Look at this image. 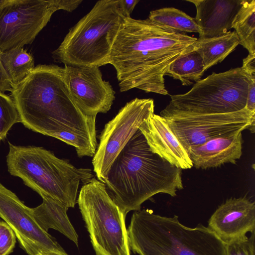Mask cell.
Instances as JSON below:
<instances>
[{
  "instance_id": "6da1fadb",
  "label": "cell",
  "mask_w": 255,
  "mask_h": 255,
  "mask_svg": "<svg viewBox=\"0 0 255 255\" xmlns=\"http://www.w3.org/2000/svg\"><path fill=\"white\" fill-rule=\"evenodd\" d=\"M11 93L25 128L74 147L79 157L94 156L96 116L86 115L73 100L64 67L38 65Z\"/></svg>"
},
{
  "instance_id": "7a4b0ae2",
  "label": "cell",
  "mask_w": 255,
  "mask_h": 255,
  "mask_svg": "<svg viewBox=\"0 0 255 255\" xmlns=\"http://www.w3.org/2000/svg\"><path fill=\"white\" fill-rule=\"evenodd\" d=\"M197 40L159 26L148 18L125 17L108 61L116 70L120 91L135 88L168 95L164 76L169 65Z\"/></svg>"
},
{
  "instance_id": "3957f363",
  "label": "cell",
  "mask_w": 255,
  "mask_h": 255,
  "mask_svg": "<svg viewBox=\"0 0 255 255\" xmlns=\"http://www.w3.org/2000/svg\"><path fill=\"white\" fill-rule=\"evenodd\" d=\"M104 183L125 217L155 194L175 197L183 188L182 169L153 153L139 129L114 160Z\"/></svg>"
},
{
  "instance_id": "277c9868",
  "label": "cell",
  "mask_w": 255,
  "mask_h": 255,
  "mask_svg": "<svg viewBox=\"0 0 255 255\" xmlns=\"http://www.w3.org/2000/svg\"><path fill=\"white\" fill-rule=\"evenodd\" d=\"M127 233L130 249L139 255H227V243L208 227H186L176 215L135 211Z\"/></svg>"
},
{
  "instance_id": "5b68a950",
  "label": "cell",
  "mask_w": 255,
  "mask_h": 255,
  "mask_svg": "<svg viewBox=\"0 0 255 255\" xmlns=\"http://www.w3.org/2000/svg\"><path fill=\"white\" fill-rule=\"evenodd\" d=\"M8 144L9 173L40 196H47L68 208L77 203L80 181L84 184L94 177L91 169L77 168L43 147Z\"/></svg>"
},
{
  "instance_id": "8992f818",
  "label": "cell",
  "mask_w": 255,
  "mask_h": 255,
  "mask_svg": "<svg viewBox=\"0 0 255 255\" xmlns=\"http://www.w3.org/2000/svg\"><path fill=\"white\" fill-rule=\"evenodd\" d=\"M125 16L118 0H101L71 27L52 52L56 62L65 65L108 64L109 57Z\"/></svg>"
},
{
  "instance_id": "52a82bcc",
  "label": "cell",
  "mask_w": 255,
  "mask_h": 255,
  "mask_svg": "<svg viewBox=\"0 0 255 255\" xmlns=\"http://www.w3.org/2000/svg\"><path fill=\"white\" fill-rule=\"evenodd\" d=\"M249 82V76L242 67L213 72L187 93L171 95L160 116L166 118L240 111L246 108Z\"/></svg>"
},
{
  "instance_id": "ba28073f",
  "label": "cell",
  "mask_w": 255,
  "mask_h": 255,
  "mask_svg": "<svg viewBox=\"0 0 255 255\" xmlns=\"http://www.w3.org/2000/svg\"><path fill=\"white\" fill-rule=\"evenodd\" d=\"M77 202L96 255H130L126 217L105 183L93 177L83 184Z\"/></svg>"
},
{
  "instance_id": "9c48e42d",
  "label": "cell",
  "mask_w": 255,
  "mask_h": 255,
  "mask_svg": "<svg viewBox=\"0 0 255 255\" xmlns=\"http://www.w3.org/2000/svg\"><path fill=\"white\" fill-rule=\"evenodd\" d=\"M80 0H0V52L31 44L53 14L72 12Z\"/></svg>"
},
{
  "instance_id": "30bf717a",
  "label": "cell",
  "mask_w": 255,
  "mask_h": 255,
  "mask_svg": "<svg viewBox=\"0 0 255 255\" xmlns=\"http://www.w3.org/2000/svg\"><path fill=\"white\" fill-rule=\"evenodd\" d=\"M152 99L131 100L105 126L92 159L94 171L105 183L107 173L118 155L144 121L154 114Z\"/></svg>"
},
{
  "instance_id": "8fae6325",
  "label": "cell",
  "mask_w": 255,
  "mask_h": 255,
  "mask_svg": "<svg viewBox=\"0 0 255 255\" xmlns=\"http://www.w3.org/2000/svg\"><path fill=\"white\" fill-rule=\"evenodd\" d=\"M171 131L187 150L217 136L249 129L255 132V112L246 108L236 112L164 118Z\"/></svg>"
},
{
  "instance_id": "7c38bea8",
  "label": "cell",
  "mask_w": 255,
  "mask_h": 255,
  "mask_svg": "<svg viewBox=\"0 0 255 255\" xmlns=\"http://www.w3.org/2000/svg\"><path fill=\"white\" fill-rule=\"evenodd\" d=\"M64 77L72 98L86 115L96 116L111 109L116 93L99 67L65 65Z\"/></svg>"
},
{
  "instance_id": "4fadbf2b",
  "label": "cell",
  "mask_w": 255,
  "mask_h": 255,
  "mask_svg": "<svg viewBox=\"0 0 255 255\" xmlns=\"http://www.w3.org/2000/svg\"><path fill=\"white\" fill-rule=\"evenodd\" d=\"M0 217L15 234L27 239L55 255H68L55 239L35 220L31 208L0 182Z\"/></svg>"
},
{
  "instance_id": "5bb4252c",
  "label": "cell",
  "mask_w": 255,
  "mask_h": 255,
  "mask_svg": "<svg viewBox=\"0 0 255 255\" xmlns=\"http://www.w3.org/2000/svg\"><path fill=\"white\" fill-rule=\"evenodd\" d=\"M208 228L226 243L247 236L255 232V202L246 197L228 199L211 216Z\"/></svg>"
},
{
  "instance_id": "9a60e30c",
  "label": "cell",
  "mask_w": 255,
  "mask_h": 255,
  "mask_svg": "<svg viewBox=\"0 0 255 255\" xmlns=\"http://www.w3.org/2000/svg\"><path fill=\"white\" fill-rule=\"evenodd\" d=\"M151 151L181 169L193 166L188 153L165 119L152 114L139 128Z\"/></svg>"
},
{
  "instance_id": "2e32d148",
  "label": "cell",
  "mask_w": 255,
  "mask_h": 255,
  "mask_svg": "<svg viewBox=\"0 0 255 255\" xmlns=\"http://www.w3.org/2000/svg\"><path fill=\"white\" fill-rule=\"evenodd\" d=\"M194 4V18L201 32L199 40L222 36L232 28L245 0H187Z\"/></svg>"
},
{
  "instance_id": "e0dca14e",
  "label": "cell",
  "mask_w": 255,
  "mask_h": 255,
  "mask_svg": "<svg viewBox=\"0 0 255 255\" xmlns=\"http://www.w3.org/2000/svg\"><path fill=\"white\" fill-rule=\"evenodd\" d=\"M242 132L217 136L186 150L196 168L206 169L228 163L236 164L242 154Z\"/></svg>"
},
{
  "instance_id": "ac0fdd59",
  "label": "cell",
  "mask_w": 255,
  "mask_h": 255,
  "mask_svg": "<svg viewBox=\"0 0 255 255\" xmlns=\"http://www.w3.org/2000/svg\"><path fill=\"white\" fill-rule=\"evenodd\" d=\"M42 203L31 208L33 216L38 225L48 232L49 229L56 230L78 246V236L67 214L68 208L60 202L42 195Z\"/></svg>"
},
{
  "instance_id": "d6986e66",
  "label": "cell",
  "mask_w": 255,
  "mask_h": 255,
  "mask_svg": "<svg viewBox=\"0 0 255 255\" xmlns=\"http://www.w3.org/2000/svg\"><path fill=\"white\" fill-rule=\"evenodd\" d=\"M240 44L235 31L211 38L197 40L192 45V50L201 56L206 71L223 61Z\"/></svg>"
},
{
  "instance_id": "ffe728a7",
  "label": "cell",
  "mask_w": 255,
  "mask_h": 255,
  "mask_svg": "<svg viewBox=\"0 0 255 255\" xmlns=\"http://www.w3.org/2000/svg\"><path fill=\"white\" fill-rule=\"evenodd\" d=\"M205 71L201 55L192 50L191 45L169 65L165 75L180 81L184 86H188L200 81Z\"/></svg>"
},
{
  "instance_id": "44dd1931",
  "label": "cell",
  "mask_w": 255,
  "mask_h": 255,
  "mask_svg": "<svg viewBox=\"0 0 255 255\" xmlns=\"http://www.w3.org/2000/svg\"><path fill=\"white\" fill-rule=\"evenodd\" d=\"M0 62L13 88L35 67L32 55L23 47L0 52Z\"/></svg>"
},
{
  "instance_id": "7402d4cb",
  "label": "cell",
  "mask_w": 255,
  "mask_h": 255,
  "mask_svg": "<svg viewBox=\"0 0 255 255\" xmlns=\"http://www.w3.org/2000/svg\"><path fill=\"white\" fill-rule=\"evenodd\" d=\"M148 19L159 26L180 33L201 32L194 18L174 7L150 11Z\"/></svg>"
},
{
  "instance_id": "603a6c76",
  "label": "cell",
  "mask_w": 255,
  "mask_h": 255,
  "mask_svg": "<svg viewBox=\"0 0 255 255\" xmlns=\"http://www.w3.org/2000/svg\"><path fill=\"white\" fill-rule=\"evenodd\" d=\"M232 28L240 44L249 54L255 55V0H245L233 21Z\"/></svg>"
},
{
  "instance_id": "cb8c5ba5",
  "label": "cell",
  "mask_w": 255,
  "mask_h": 255,
  "mask_svg": "<svg viewBox=\"0 0 255 255\" xmlns=\"http://www.w3.org/2000/svg\"><path fill=\"white\" fill-rule=\"evenodd\" d=\"M18 123H20V119L14 101L0 92V142L6 138L9 130Z\"/></svg>"
},
{
  "instance_id": "d4e9b609",
  "label": "cell",
  "mask_w": 255,
  "mask_h": 255,
  "mask_svg": "<svg viewBox=\"0 0 255 255\" xmlns=\"http://www.w3.org/2000/svg\"><path fill=\"white\" fill-rule=\"evenodd\" d=\"M227 255H255V232L227 243Z\"/></svg>"
},
{
  "instance_id": "484cf974",
  "label": "cell",
  "mask_w": 255,
  "mask_h": 255,
  "mask_svg": "<svg viewBox=\"0 0 255 255\" xmlns=\"http://www.w3.org/2000/svg\"><path fill=\"white\" fill-rule=\"evenodd\" d=\"M16 236L11 227L0 220V255H9L15 247Z\"/></svg>"
},
{
  "instance_id": "4316f807",
  "label": "cell",
  "mask_w": 255,
  "mask_h": 255,
  "mask_svg": "<svg viewBox=\"0 0 255 255\" xmlns=\"http://www.w3.org/2000/svg\"><path fill=\"white\" fill-rule=\"evenodd\" d=\"M19 246L28 255H55L34 243L16 235Z\"/></svg>"
},
{
  "instance_id": "83f0119b",
  "label": "cell",
  "mask_w": 255,
  "mask_h": 255,
  "mask_svg": "<svg viewBox=\"0 0 255 255\" xmlns=\"http://www.w3.org/2000/svg\"><path fill=\"white\" fill-rule=\"evenodd\" d=\"M249 76V82L246 108L251 112H255V76Z\"/></svg>"
},
{
  "instance_id": "f1b7e54d",
  "label": "cell",
  "mask_w": 255,
  "mask_h": 255,
  "mask_svg": "<svg viewBox=\"0 0 255 255\" xmlns=\"http://www.w3.org/2000/svg\"><path fill=\"white\" fill-rule=\"evenodd\" d=\"M139 0H118L120 10L126 17H130V14Z\"/></svg>"
},
{
  "instance_id": "f546056e",
  "label": "cell",
  "mask_w": 255,
  "mask_h": 255,
  "mask_svg": "<svg viewBox=\"0 0 255 255\" xmlns=\"http://www.w3.org/2000/svg\"><path fill=\"white\" fill-rule=\"evenodd\" d=\"M242 68L248 76H255V55L249 54L244 58Z\"/></svg>"
},
{
  "instance_id": "4dcf8cb0",
  "label": "cell",
  "mask_w": 255,
  "mask_h": 255,
  "mask_svg": "<svg viewBox=\"0 0 255 255\" xmlns=\"http://www.w3.org/2000/svg\"><path fill=\"white\" fill-rule=\"evenodd\" d=\"M13 87L0 62V92H11Z\"/></svg>"
}]
</instances>
